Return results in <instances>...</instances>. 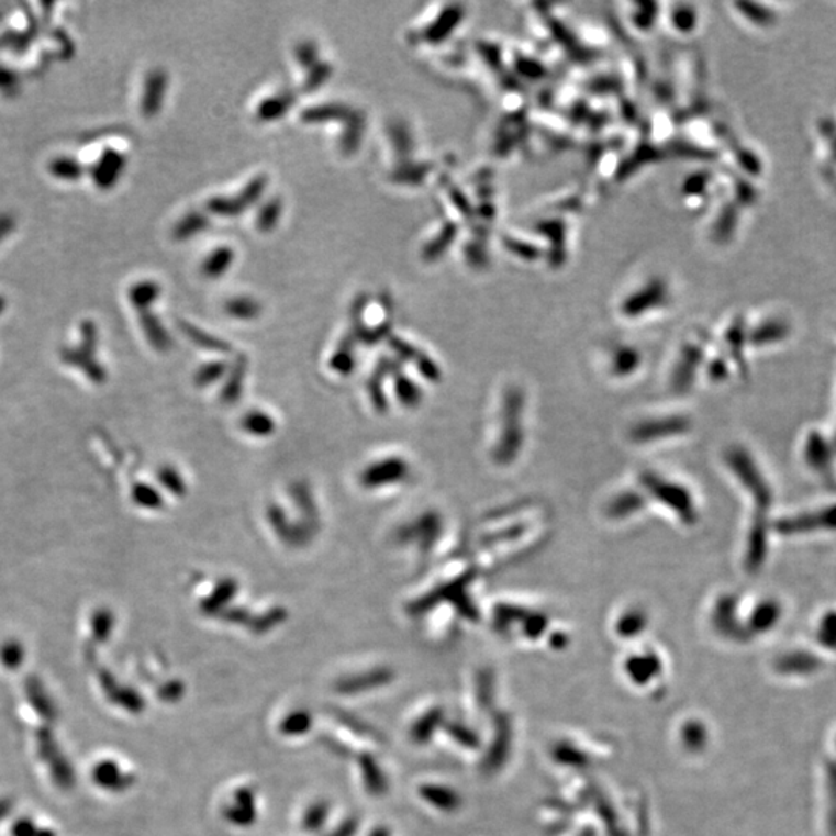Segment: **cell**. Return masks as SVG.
<instances>
[{"instance_id":"277c9868","label":"cell","mask_w":836,"mask_h":836,"mask_svg":"<svg viewBox=\"0 0 836 836\" xmlns=\"http://www.w3.org/2000/svg\"><path fill=\"white\" fill-rule=\"evenodd\" d=\"M279 215H281V203L274 200V202L267 203L257 215V226L263 231L274 230Z\"/></svg>"},{"instance_id":"5b68a950","label":"cell","mask_w":836,"mask_h":836,"mask_svg":"<svg viewBox=\"0 0 836 836\" xmlns=\"http://www.w3.org/2000/svg\"><path fill=\"white\" fill-rule=\"evenodd\" d=\"M185 222H188V225H183V223L180 225V234L183 237H191L192 234L202 233L208 225V221L202 214H191Z\"/></svg>"},{"instance_id":"7a4b0ae2","label":"cell","mask_w":836,"mask_h":836,"mask_svg":"<svg viewBox=\"0 0 836 836\" xmlns=\"http://www.w3.org/2000/svg\"><path fill=\"white\" fill-rule=\"evenodd\" d=\"M234 253L228 247H221L215 249L213 255L207 257L205 264H203V274L208 278H221L226 274V270L233 264Z\"/></svg>"},{"instance_id":"6da1fadb","label":"cell","mask_w":836,"mask_h":836,"mask_svg":"<svg viewBox=\"0 0 836 836\" xmlns=\"http://www.w3.org/2000/svg\"><path fill=\"white\" fill-rule=\"evenodd\" d=\"M267 187V179L265 177H257L252 183L247 185V188L241 192L239 196L233 197V199H214L208 203L210 210H213L215 214L221 215H237L244 213V208L253 205L256 202L257 197L263 196Z\"/></svg>"},{"instance_id":"8992f818","label":"cell","mask_w":836,"mask_h":836,"mask_svg":"<svg viewBox=\"0 0 836 836\" xmlns=\"http://www.w3.org/2000/svg\"><path fill=\"white\" fill-rule=\"evenodd\" d=\"M230 312H233L237 316H249L256 312L257 305L252 299H234L228 305Z\"/></svg>"},{"instance_id":"3957f363","label":"cell","mask_w":836,"mask_h":836,"mask_svg":"<svg viewBox=\"0 0 836 836\" xmlns=\"http://www.w3.org/2000/svg\"><path fill=\"white\" fill-rule=\"evenodd\" d=\"M291 103H293V97H291V94H278V97L270 98V100L265 101L263 105H259V116L263 120L279 119L283 112H287V109L290 108Z\"/></svg>"}]
</instances>
